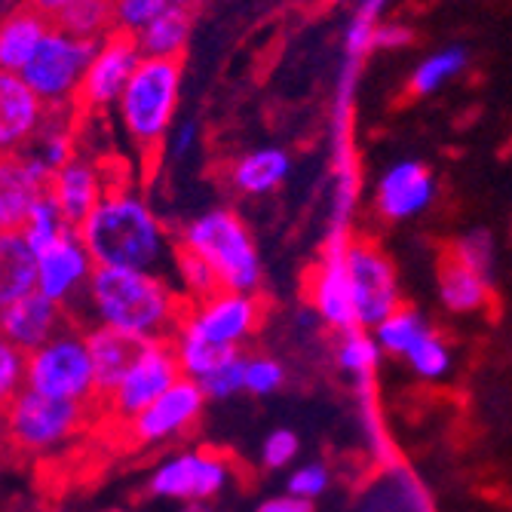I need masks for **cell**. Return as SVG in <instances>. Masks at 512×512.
<instances>
[{"instance_id":"obj_35","label":"cell","mask_w":512,"mask_h":512,"mask_svg":"<svg viewBox=\"0 0 512 512\" xmlns=\"http://www.w3.org/2000/svg\"><path fill=\"white\" fill-rule=\"evenodd\" d=\"M68 230H71V224L65 221V215L59 212V206L53 203V197L46 194L31 209V215H28V221L22 227V237L40 255L43 249H50L53 243H59L68 234Z\"/></svg>"},{"instance_id":"obj_34","label":"cell","mask_w":512,"mask_h":512,"mask_svg":"<svg viewBox=\"0 0 512 512\" xmlns=\"http://www.w3.org/2000/svg\"><path fill=\"white\" fill-rule=\"evenodd\" d=\"M448 252L463 261L470 270H476L479 276H485L488 283H494V276H497V240L488 227H470L467 234H460Z\"/></svg>"},{"instance_id":"obj_18","label":"cell","mask_w":512,"mask_h":512,"mask_svg":"<svg viewBox=\"0 0 512 512\" xmlns=\"http://www.w3.org/2000/svg\"><path fill=\"white\" fill-rule=\"evenodd\" d=\"M74 319L68 307L46 298L43 292H31L0 310V335L16 344L22 353H34L37 347L50 344Z\"/></svg>"},{"instance_id":"obj_19","label":"cell","mask_w":512,"mask_h":512,"mask_svg":"<svg viewBox=\"0 0 512 512\" xmlns=\"http://www.w3.org/2000/svg\"><path fill=\"white\" fill-rule=\"evenodd\" d=\"M50 172H46L28 151L0 157V234L22 230L31 209L50 188Z\"/></svg>"},{"instance_id":"obj_45","label":"cell","mask_w":512,"mask_h":512,"mask_svg":"<svg viewBox=\"0 0 512 512\" xmlns=\"http://www.w3.org/2000/svg\"><path fill=\"white\" fill-rule=\"evenodd\" d=\"M28 4L37 10V13H43L46 19H53V22H59L74 4H77V0H28Z\"/></svg>"},{"instance_id":"obj_43","label":"cell","mask_w":512,"mask_h":512,"mask_svg":"<svg viewBox=\"0 0 512 512\" xmlns=\"http://www.w3.org/2000/svg\"><path fill=\"white\" fill-rule=\"evenodd\" d=\"M414 43V31L402 22H378L375 28V50H390V53H399V50H408Z\"/></svg>"},{"instance_id":"obj_5","label":"cell","mask_w":512,"mask_h":512,"mask_svg":"<svg viewBox=\"0 0 512 512\" xmlns=\"http://www.w3.org/2000/svg\"><path fill=\"white\" fill-rule=\"evenodd\" d=\"M10 448L28 457H50L68 448L89 421V405L71 399H53L37 390H22L7 408Z\"/></svg>"},{"instance_id":"obj_51","label":"cell","mask_w":512,"mask_h":512,"mask_svg":"<svg viewBox=\"0 0 512 512\" xmlns=\"http://www.w3.org/2000/svg\"><path fill=\"white\" fill-rule=\"evenodd\" d=\"M37 512H62V509H37Z\"/></svg>"},{"instance_id":"obj_14","label":"cell","mask_w":512,"mask_h":512,"mask_svg":"<svg viewBox=\"0 0 512 512\" xmlns=\"http://www.w3.org/2000/svg\"><path fill=\"white\" fill-rule=\"evenodd\" d=\"M138 62H142V50H138L135 37H126L117 31L105 37L83 74V83L77 92V111L102 114V111L117 108Z\"/></svg>"},{"instance_id":"obj_44","label":"cell","mask_w":512,"mask_h":512,"mask_svg":"<svg viewBox=\"0 0 512 512\" xmlns=\"http://www.w3.org/2000/svg\"><path fill=\"white\" fill-rule=\"evenodd\" d=\"M252 512H313V503L286 491V494H276V497L261 500Z\"/></svg>"},{"instance_id":"obj_9","label":"cell","mask_w":512,"mask_h":512,"mask_svg":"<svg viewBox=\"0 0 512 512\" xmlns=\"http://www.w3.org/2000/svg\"><path fill=\"white\" fill-rule=\"evenodd\" d=\"M261 325V301L249 292H215L212 298L194 301L184 307L178 329L218 347V350H243V344Z\"/></svg>"},{"instance_id":"obj_1","label":"cell","mask_w":512,"mask_h":512,"mask_svg":"<svg viewBox=\"0 0 512 512\" xmlns=\"http://www.w3.org/2000/svg\"><path fill=\"white\" fill-rule=\"evenodd\" d=\"M184 295L166 273L96 267L71 319L83 329L105 325L135 341H169L184 316Z\"/></svg>"},{"instance_id":"obj_2","label":"cell","mask_w":512,"mask_h":512,"mask_svg":"<svg viewBox=\"0 0 512 512\" xmlns=\"http://www.w3.org/2000/svg\"><path fill=\"white\" fill-rule=\"evenodd\" d=\"M77 234L99 267L172 276L178 237H172L148 197L123 184H111L99 206L83 218Z\"/></svg>"},{"instance_id":"obj_33","label":"cell","mask_w":512,"mask_h":512,"mask_svg":"<svg viewBox=\"0 0 512 512\" xmlns=\"http://www.w3.org/2000/svg\"><path fill=\"white\" fill-rule=\"evenodd\" d=\"M56 25L86 40H105L114 34V7L111 0H77Z\"/></svg>"},{"instance_id":"obj_36","label":"cell","mask_w":512,"mask_h":512,"mask_svg":"<svg viewBox=\"0 0 512 512\" xmlns=\"http://www.w3.org/2000/svg\"><path fill=\"white\" fill-rule=\"evenodd\" d=\"M246 359H249V353H243V350L227 353L200 381L209 402H230L240 393H246Z\"/></svg>"},{"instance_id":"obj_30","label":"cell","mask_w":512,"mask_h":512,"mask_svg":"<svg viewBox=\"0 0 512 512\" xmlns=\"http://www.w3.org/2000/svg\"><path fill=\"white\" fill-rule=\"evenodd\" d=\"M433 329V325L427 322V316L421 310H414V307H399L396 313H390L384 322H378L375 329V341L381 344V350L387 356H399L405 359L411 353V347L421 341L427 332Z\"/></svg>"},{"instance_id":"obj_8","label":"cell","mask_w":512,"mask_h":512,"mask_svg":"<svg viewBox=\"0 0 512 512\" xmlns=\"http://www.w3.org/2000/svg\"><path fill=\"white\" fill-rule=\"evenodd\" d=\"M234 482V463L212 448H181L166 454L148 473V494L154 500L181 506H209Z\"/></svg>"},{"instance_id":"obj_7","label":"cell","mask_w":512,"mask_h":512,"mask_svg":"<svg viewBox=\"0 0 512 512\" xmlns=\"http://www.w3.org/2000/svg\"><path fill=\"white\" fill-rule=\"evenodd\" d=\"M99 43L53 25L22 77L50 111H77V92Z\"/></svg>"},{"instance_id":"obj_38","label":"cell","mask_w":512,"mask_h":512,"mask_svg":"<svg viewBox=\"0 0 512 512\" xmlns=\"http://www.w3.org/2000/svg\"><path fill=\"white\" fill-rule=\"evenodd\" d=\"M111 7H114V31L135 37L172 4L169 0H111Z\"/></svg>"},{"instance_id":"obj_46","label":"cell","mask_w":512,"mask_h":512,"mask_svg":"<svg viewBox=\"0 0 512 512\" xmlns=\"http://www.w3.org/2000/svg\"><path fill=\"white\" fill-rule=\"evenodd\" d=\"M7 445H10V436H7V414H4V408H0V454H4Z\"/></svg>"},{"instance_id":"obj_22","label":"cell","mask_w":512,"mask_h":512,"mask_svg":"<svg viewBox=\"0 0 512 512\" xmlns=\"http://www.w3.org/2000/svg\"><path fill=\"white\" fill-rule=\"evenodd\" d=\"M491 286L494 283H488L485 276H479L463 261H457L448 249L436 264V289L448 313H457V316L485 313L491 304Z\"/></svg>"},{"instance_id":"obj_37","label":"cell","mask_w":512,"mask_h":512,"mask_svg":"<svg viewBox=\"0 0 512 512\" xmlns=\"http://www.w3.org/2000/svg\"><path fill=\"white\" fill-rule=\"evenodd\" d=\"M286 387V365L267 356V353H249L246 359V393L267 399Z\"/></svg>"},{"instance_id":"obj_27","label":"cell","mask_w":512,"mask_h":512,"mask_svg":"<svg viewBox=\"0 0 512 512\" xmlns=\"http://www.w3.org/2000/svg\"><path fill=\"white\" fill-rule=\"evenodd\" d=\"M381 344L375 341V332L362 329V325H353V329L338 332V344H335V362L344 371L347 378H353L356 387L362 384H375L378 365H381Z\"/></svg>"},{"instance_id":"obj_11","label":"cell","mask_w":512,"mask_h":512,"mask_svg":"<svg viewBox=\"0 0 512 512\" xmlns=\"http://www.w3.org/2000/svg\"><path fill=\"white\" fill-rule=\"evenodd\" d=\"M178 378L181 365L172 350V341H145L117 390L105 399L108 417L126 427L132 417H138L151 402H157Z\"/></svg>"},{"instance_id":"obj_6","label":"cell","mask_w":512,"mask_h":512,"mask_svg":"<svg viewBox=\"0 0 512 512\" xmlns=\"http://www.w3.org/2000/svg\"><path fill=\"white\" fill-rule=\"evenodd\" d=\"M25 387L53 399H71L92 405L99 399L96 368H92L86 329L71 322L50 344L28 353L25 365Z\"/></svg>"},{"instance_id":"obj_52","label":"cell","mask_w":512,"mask_h":512,"mask_svg":"<svg viewBox=\"0 0 512 512\" xmlns=\"http://www.w3.org/2000/svg\"><path fill=\"white\" fill-rule=\"evenodd\" d=\"M111 512H126V509H111Z\"/></svg>"},{"instance_id":"obj_31","label":"cell","mask_w":512,"mask_h":512,"mask_svg":"<svg viewBox=\"0 0 512 512\" xmlns=\"http://www.w3.org/2000/svg\"><path fill=\"white\" fill-rule=\"evenodd\" d=\"M172 283L178 286V292L184 295V301H188V304L212 298L215 292H221L215 270L200 255L181 249V246H178V255H175V267H172Z\"/></svg>"},{"instance_id":"obj_48","label":"cell","mask_w":512,"mask_h":512,"mask_svg":"<svg viewBox=\"0 0 512 512\" xmlns=\"http://www.w3.org/2000/svg\"><path fill=\"white\" fill-rule=\"evenodd\" d=\"M25 0H0V16H7V13H13L16 7H22Z\"/></svg>"},{"instance_id":"obj_39","label":"cell","mask_w":512,"mask_h":512,"mask_svg":"<svg viewBox=\"0 0 512 512\" xmlns=\"http://www.w3.org/2000/svg\"><path fill=\"white\" fill-rule=\"evenodd\" d=\"M25 365L28 353L0 335V408H7L25 390Z\"/></svg>"},{"instance_id":"obj_40","label":"cell","mask_w":512,"mask_h":512,"mask_svg":"<svg viewBox=\"0 0 512 512\" xmlns=\"http://www.w3.org/2000/svg\"><path fill=\"white\" fill-rule=\"evenodd\" d=\"M329 488H332V470L319 460L301 463V467H295L286 479V491L301 500H310V503H316Z\"/></svg>"},{"instance_id":"obj_25","label":"cell","mask_w":512,"mask_h":512,"mask_svg":"<svg viewBox=\"0 0 512 512\" xmlns=\"http://www.w3.org/2000/svg\"><path fill=\"white\" fill-rule=\"evenodd\" d=\"M37 289V252L22 230L0 234V310Z\"/></svg>"},{"instance_id":"obj_41","label":"cell","mask_w":512,"mask_h":512,"mask_svg":"<svg viewBox=\"0 0 512 512\" xmlns=\"http://www.w3.org/2000/svg\"><path fill=\"white\" fill-rule=\"evenodd\" d=\"M298 454H301V439L289 427L270 430L264 436V442H261V463H264L267 470H273V473L292 467V463L298 460Z\"/></svg>"},{"instance_id":"obj_20","label":"cell","mask_w":512,"mask_h":512,"mask_svg":"<svg viewBox=\"0 0 512 512\" xmlns=\"http://www.w3.org/2000/svg\"><path fill=\"white\" fill-rule=\"evenodd\" d=\"M114 181H108L105 169L89 160L83 154H77L71 163H65L53 178L46 194L53 197V203L59 206V212L65 215V221L71 227H80L83 218L99 206V200L105 197V191Z\"/></svg>"},{"instance_id":"obj_4","label":"cell","mask_w":512,"mask_h":512,"mask_svg":"<svg viewBox=\"0 0 512 512\" xmlns=\"http://www.w3.org/2000/svg\"><path fill=\"white\" fill-rule=\"evenodd\" d=\"M181 80L184 68L178 59L142 56L132 80L126 83L114 111L129 142L142 154L160 151L169 129L175 126V114L181 105Z\"/></svg>"},{"instance_id":"obj_23","label":"cell","mask_w":512,"mask_h":512,"mask_svg":"<svg viewBox=\"0 0 512 512\" xmlns=\"http://www.w3.org/2000/svg\"><path fill=\"white\" fill-rule=\"evenodd\" d=\"M86 344L92 356V368H96V387H99V402H105L123 375L129 371L132 359L138 356L145 341H135L123 332L105 329V325H89L86 329Z\"/></svg>"},{"instance_id":"obj_13","label":"cell","mask_w":512,"mask_h":512,"mask_svg":"<svg viewBox=\"0 0 512 512\" xmlns=\"http://www.w3.org/2000/svg\"><path fill=\"white\" fill-rule=\"evenodd\" d=\"M206 393L197 381L178 378L157 402H151L142 414L132 417L123 427L129 442L138 448H160L181 436H188L206 411Z\"/></svg>"},{"instance_id":"obj_15","label":"cell","mask_w":512,"mask_h":512,"mask_svg":"<svg viewBox=\"0 0 512 512\" xmlns=\"http://www.w3.org/2000/svg\"><path fill=\"white\" fill-rule=\"evenodd\" d=\"M96 267L99 264L89 255L86 243L80 240L77 227H71L59 243H53L50 249H43L37 255V292L68 307L71 313V307L83 298Z\"/></svg>"},{"instance_id":"obj_17","label":"cell","mask_w":512,"mask_h":512,"mask_svg":"<svg viewBox=\"0 0 512 512\" xmlns=\"http://www.w3.org/2000/svg\"><path fill=\"white\" fill-rule=\"evenodd\" d=\"M50 114L22 74L0 71V157L28 151Z\"/></svg>"},{"instance_id":"obj_49","label":"cell","mask_w":512,"mask_h":512,"mask_svg":"<svg viewBox=\"0 0 512 512\" xmlns=\"http://www.w3.org/2000/svg\"><path fill=\"white\" fill-rule=\"evenodd\" d=\"M181 512H212L209 506H184Z\"/></svg>"},{"instance_id":"obj_24","label":"cell","mask_w":512,"mask_h":512,"mask_svg":"<svg viewBox=\"0 0 512 512\" xmlns=\"http://www.w3.org/2000/svg\"><path fill=\"white\" fill-rule=\"evenodd\" d=\"M292 172V157L283 148H258L234 160L227 169V181L240 197L273 194Z\"/></svg>"},{"instance_id":"obj_3","label":"cell","mask_w":512,"mask_h":512,"mask_svg":"<svg viewBox=\"0 0 512 512\" xmlns=\"http://www.w3.org/2000/svg\"><path fill=\"white\" fill-rule=\"evenodd\" d=\"M178 246L200 255L218 276L221 289L258 295L264 267L243 218L230 209H206L178 230Z\"/></svg>"},{"instance_id":"obj_21","label":"cell","mask_w":512,"mask_h":512,"mask_svg":"<svg viewBox=\"0 0 512 512\" xmlns=\"http://www.w3.org/2000/svg\"><path fill=\"white\" fill-rule=\"evenodd\" d=\"M53 25V19L37 13L31 4H22L13 13L0 16V71L22 74L46 34L53 31Z\"/></svg>"},{"instance_id":"obj_12","label":"cell","mask_w":512,"mask_h":512,"mask_svg":"<svg viewBox=\"0 0 512 512\" xmlns=\"http://www.w3.org/2000/svg\"><path fill=\"white\" fill-rule=\"evenodd\" d=\"M350 230L341 227H329V234L322 240L316 267L310 273V304L316 310V316L329 325L335 332L353 329L356 325V313H353V295H350Z\"/></svg>"},{"instance_id":"obj_29","label":"cell","mask_w":512,"mask_h":512,"mask_svg":"<svg viewBox=\"0 0 512 512\" xmlns=\"http://www.w3.org/2000/svg\"><path fill=\"white\" fill-rule=\"evenodd\" d=\"M71 120H74V111H53L46 126L28 145V154L50 175H56L65 163H71L77 157V138H74Z\"/></svg>"},{"instance_id":"obj_42","label":"cell","mask_w":512,"mask_h":512,"mask_svg":"<svg viewBox=\"0 0 512 512\" xmlns=\"http://www.w3.org/2000/svg\"><path fill=\"white\" fill-rule=\"evenodd\" d=\"M197 142H200V126L194 120H181L169 129L166 142H163V154L169 160H184L197 151Z\"/></svg>"},{"instance_id":"obj_50","label":"cell","mask_w":512,"mask_h":512,"mask_svg":"<svg viewBox=\"0 0 512 512\" xmlns=\"http://www.w3.org/2000/svg\"><path fill=\"white\" fill-rule=\"evenodd\" d=\"M332 4H350V0H332ZM356 4H359V0H356Z\"/></svg>"},{"instance_id":"obj_26","label":"cell","mask_w":512,"mask_h":512,"mask_svg":"<svg viewBox=\"0 0 512 512\" xmlns=\"http://www.w3.org/2000/svg\"><path fill=\"white\" fill-rule=\"evenodd\" d=\"M194 37V13L181 10V7H169L163 10L145 31L135 34L138 50H142L145 59H184Z\"/></svg>"},{"instance_id":"obj_16","label":"cell","mask_w":512,"mask_h":512,"mask_svg":"<svg viewBox=\"0 0 512 512\" xmlns=\"http://www.w3.org/2000/svg\"><path fill=\"white\" fill-rule=\"evenodd\" d=\"M436 203V178L421 160L390 163L375 184V209L384 221L399 224L424 215Z\"/></svg>"},{"instance_id":"obj_47","label":"cell","mask_w":512,"mask_h":512,"mask_svg":"<svg viewBox=\"0 0 512 512\" xmlns=\"http://www.w3.org/2000/svg\"><path fill=\"white\" fill-rule=\"evenodd\" d=\"M169 4H172V7H181V10H191V13H194V10L203 4V0H169Z\"/></svg>"},{"instance_id":"obj_32","label":"cell","mask_w":512,"mask_h":512,"mask_svg":"<svg viewBox=\"0 0 512 512\" xmlns=\"http://www.w3.org/2000/svg\"><path fill=\"white\" fill-rule=\"evenodd\" d=\"M405 365L411 368L414 378L442 381L451 375V368H454V350L436 329H430L421 341L411 347V353L405 356Z\"/></svg>"},{"instance_id":"obj_28","label":"cell","mask_w":512,"mask_h":512,"mask_svg":"<svg viewBox=\"0 0 512 512\" xmlns=\"http://www.w3.org/2000/svg\"><path fill=\"white\" fill-rule=\"evenodd\" d=\"M470 65V50L467 46H445V50L430 53L427 59L417 62V68L408 77V92L414 99H427L433 92H439L442 86H448L454 77H460Z\"/></svg>"},{"instance_id":"obj_10","label":"cell","mask_w":512,"mask_h":512,"mask_svg":"<svg viewBox=\"0 0 512 512\" xmlns=\"http://www.w3.org/2000/svg\"><path fill=\"white\" fill-rule=\"evenodd\" d=\"M350 295H353V313L356 325L375 329L390 313L402 307V289L399 276L387 252L371 240H353L350 243Z\"/></svg>"}]
</instances>
